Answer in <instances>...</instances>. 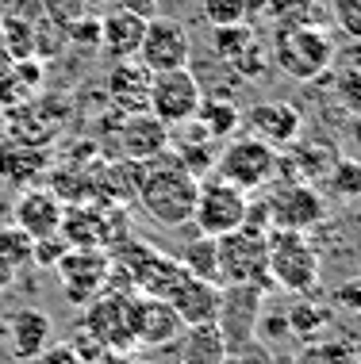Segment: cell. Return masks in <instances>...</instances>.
I'll return each instance as SVG.
<instances>
[{
  "mask_svg": "<svg viewBox=\"0 0 361 364\" xmlns=\"http://www.w3.org/2000/svg\"><path fill=\"white\" fill-rule=\"evenodd\" d=\"M197 188L200 181L177 161V154L165 150L154 161L139 165V184H135V200H139L142 215L154 226L165 230H181L192 223V208H197Z\"/></svg>",
  "mask_w": 361,
  "mask_h": 364,
  "instance_id": "1",
  "label": "cell"
},
{
  "mask_svg": "<svg viewBox=\"0 0 361 364\" xmlns=\"http://www.w3.org/2000/svg\"><path fill=\"white\" fill-rule=\"evenodd\" d=\"M269 58L292 81H315V77H323L335 65V38L319 23L277 27L269 43Z\"/></svg>",
  "mask_w": 361,
  "mask_h": 364,
  "instance_id": "2",
  "label": "cell"
},
{
  "mask_svg": "<svg viewBox=\"0 0 361 364\" xmlns=\"http://www.w3.org/2000/svg\"><path fill=\"white\" fill-rule=\"evenodd\" d=\"M269 284H277L288 295H311L319 291V250L311 245L308 234L296 230H269Z\"/></svg>",
  "mask_w": 361,
  "mask_h": 364,
  "instance_id": "3",
  "label": "cell"
},
{
  "mask_svg": "<svg viewBox=\"0 0 361 364\" xmlns=\"http://www.w3.org/2000/svg\"><path fill=\"white\" fill-rule=\"evenodd\" d=\"M269 230H253V226H239V230L216 238V264H219V288H261L269 291Z\"/></svg>",
  "mask_w": 361,
  "mask_h": 364,
  "instance_id": "4",
  "label": "cell"
},
{
  "mask_svg": "<svg viewBox=\"0 0 361 364\" xmlns=\"http://www.w3.org/2000/svg\"><path fill=\"white\" fill-rule=\"evenodd\" d=\"M219 181L235 184L242 192H261L277 181L281 173V150H273L269 142L253 139V134H235L223 142V150L216 154V169Z\"/></svg>",
  "mask_w": 361,
  "mask_h": 364,
  "instance_id": "5",
  "label": "cell"
},
{
  "mask_svg": "<svg viewBox=\"0 0 361 364\" xmlns=\"http://www.w3.org/2000/svg\"><path fill=\"white\" fill-rule=\"evenodd\" d=\"M261 208H266L269 230H296L308 234L327 219V200L315 184L308 181H292V176H277V181L261 196Z\"/></svg>",
  "mask_w": 361,
  "mask_h": 364,
  "instance_id": "6",
  "label": "cell"
},
{
  "mask_svg": "<svg viewBox=\"0 0 361 364\" xmlns=\"http://www.w3.org/2000/svg\"><path fill=\"white\" fill-rule=\"evenodd\" d=\"M250 211V196L235 188V184L219 181L216 173L204 176L197 188V208H192V226L197 234H208V238H223V234L239 230L246 223Z\"/></svg>",
  "mask_w": 361,
  "mask_h": 364,
  "instance_id": "7",
  "label": "cell"
},
{
  "mask_svg": "<svg viewBox=\"0 0 361 364\" xmlns=\"http://www.w3.org/2000/svg\"><path fill=\"white\" fill-rule=\"evenodd\" d=\"M204 100V88H200V77L181 65V70H165V73H154L150 81V104L146 112L154 119H162L165 127H181V123H192L197 119V107Z\"/></svg>",
  "mask_w": 361,
  "mask_h": 364,
  "instance_id": "8",
  "label": "cell"
},
{
  "mask_svg": "<svg viewBox=\"0 0 361 364\" xmlns=\"http://www.w3.org/2000/svg\"><path fill=\"white\" fill-rule=\"evenodd\" d=\"M54 269L58 280H62V295L77 307L93 303L112 280V261L104 250H66Z\"/></svg>",
  "mask_w": 361,
  "mask_h": 364,
  "instance_id": "9",
  "label": "cell"
},
{
  "mask_svg": "<svg viewBox=\"0 0 361 364\" xmlns=\"http://www.w3.org/2000/svg\"><path fill=\"white\" fill-rule=\"evenodd\" d=\"M189 58H192L189 27L177 23V19H169V16L146 19V35H142V46H139V62L146 70L150 73L181 70V65H189Z\"/></svg>",
  "mask_w": 361,
  "mask_h": 364,
  "instance_id": "10",
  "label": "cell"
},
{
  "mask_svg": "<svg viewBox=\"0 0 361 364\" xmlns=\"http://www.w3.org/2000/svg\"><path fill=\"white\" fill-rule=\"evenodd\" d=\"M85 333L93 341H100L104 349H135L131 338V295H115L104 288L93 303H85Z\"/></svg>",
  "mask_w": 361,
  "mask_h": 364,
  "instance_id": "11",
  "label": "cell"
},
{
  "mask_svg": "<svg viewBox=\"0 0 361 364\" xmlns=\"http://www.w3.org/2000/svg\"><path fill=\"white\" fill-rule=\"evenodd\" d=\"M165 150H169V127L162 119H154L150 112L120 115V123H115V154L123 161L146 165Z\"/></svg>",
  "mask_w": 361,
  "mask_h": 364,
  "instance_id": "12",
  "label": "cell"
},
{
  "mask_svg": "<svg viewBox=\"0 0 361 364\" xmlns=\"http://www.w3.org/2000/svg\"><path fill=\"white\" fill-rule=\"evenodd\" d=\"M242 127H250L253 139L269 142L273 150H288L304 134V115L288 100H261L250 112H242Z\"/></svg>",
  "mask_w": 361,
  "mask_h": 364,
  "instance_id": "13",
  "label": "cell"
},
{
  "mask_svg": "<svg viewBox=\"0 0 361 364\" xmlns=\"http://www.w3.org/2000/svg\"><path fill=\"white\" fill-rule=\"evenodd\" d=\"M181 318L177 311L165 299H154V295H131V338L135 346L146 349H162L173 346L181 338Z\"/></svg>",
  "mask_w": 361,
  "mask_h": 364,
  "instance_id": "14",
  "label": "cell"
},
{
  "mask_svg": "<svg viewBox=\"0 0 361 364\" xmlns=\"http://www.w3.org/2000/svg\"><path fill=\"white\" fill-rule=\"evenodd\" d=\"M261 303H266V291L261 288H246V284H235V288H223V303H219V318L216 326L227 338V346H246L253 338V326H258Z\"/></svg>",
  "mask_w": 361,
  "mask_h": 364,
  "instance_id": "15",
  "label": "cell"
},
{
  "mask_svg": "<svg viewBox=\"0 0 361 364\" xmlns=\"http://www.w3.org/2000/svg\"><path fill=\"white\" fill-rule=\"evenodd\" d=\"M62 215H66V203L58 192H46V188H27L19 192L16 208H12V226L23 230L31 242L38 238H58L62 230Z\"/></svg>",
  "mask_w": 361,
  "mask_h": 364,
  "instance_id": "16",
  "label": "cell"
},
{
  "mask_svg": "<svg viewBox=\"0 0 361 364\" xmlns=\"http://www.w3.org/2000/svg\"><path fill=\"white\" fill-rule=\"evenodd\" d=\"M173 311H177L181 326H208V322L219 318V303H223V288L211 280H200V277H184L173 284V291L165 295Z\"/></svg>",
  "mask_w": 361,
  "mask_h": 364,
  "instance_id": "17",
  "label": "cell"
},
{
  "mask_svg": "<svg viewBox=\"0 0 361 364\" xmlns=\"http://www.w3.org/2000/svg\"><path fill=\"white\" fill-rule=\"evenodd\" d=\"M150 81L154 73L139 58H127V62H112L104 92H108V100L120 115H135V112H146V104H150Z\"/></svg>",
  "mask_w": 361,
  "mask_h": 364,
  "instance_id": "18",
  "label": "cell"
},
{
  "mask_svg": "<svg viewBox=\"0 0 361 364\" xmlns=\"http://www.w3.org/2000/svg\"><path fill=\"white\" fill-rule=\"evenodd\" d=\"M142 35H146V19L127 12V8H108L100 16V54H108L112 62L139 58Z\"/></svg>",
  "mask_w": 361,
  "mask_h": 364,
  "instance_id": "19",
  "label": "cell"
},
{
  "mask_svg": "<svg viewBox=\"0 0 361 364\" xmlns=\"http://www.w3.org/2000/svg\"><path fill=\"white\" fill-rule=\"evenodd\" d=\"M8 341L19 360H35L54 341V322L43 307H19L8 318Z\"/></svg>",
  "mask_w": 361,
  "mask_h": 364,
  "instance_id": "20",
  "label": "cell"
},
{
  "mask_svg": "<svg viewBox=\"0 0 361 364\" xmlns=\"http://www.w3.org/2000/svg\"><path fill=\"white\" fill-rule=\"evenodd\" d=\"M192 123H197L211 142H227V139H235L239 127H242V107L231 100L227 92H211V96L204 92V100L197 107V119Z\"/></svg>",
  "mask_w": 361,
  "mask_h": 364,
  "instance_id": "21",
  "label": "cell"
},
{
  "mask_svg": "<svg viewBox=\"0 0 361 364\" xmlns=\"http://www.w3.org/2000/svg\"><path fill=\"white\" fill-rule=\"evenodd\" d=\"M227 353H231V346L216 322H208V326H184L177 338V364H223Z\"/></svg>",
  "mask_w": 361,
  "mask_h": 364,
  "instance_id": "22",
  "label": "cell"
},
{
  "mask_svg": "<svg viewBox=\"0 0 361 364\" xmlns=\"http://www.w3.org/2000/svg\"><path fill=\"white\" fill-rule=\"evenodd\" d=\"M181 269L189 272V277H200V280H211L219 284V264H216V238H208V234H197L184 250L177 253Z\"/></svg>",
  "mask_w": 361,
  "mask_h": 364,
  "instance_id": "23",
  "label": "cell"
},
{
  "mask_svg": "<svg viewBox=\"0 0 361 364\" xmlns=\"http://www.w3.org/2000/svg\"><path fill=\"white\" fill-rule=\"evenodd\" d=\"M261 16L273 27H300V23H319V0H266Z\"/></svg>",
  "mask_w": 361,
  "mask_h": 364,
  "instance_id": "24",
  "label": "cell"
},
{
  "mask_svg": "<svg viewBox=\"0 0 361 364\" xmlns=\"http://www.w3.org/2000/svg\"><path fill=\"white\" fill-rule=\"evenodd\" d=\"M319 188H327L338 200H357L361 196V161L357 157H335V165H330V173L323 176Z\"/></svg>",
  "mask_w": 361,
  "mask_h": 364,
  "instance_id": "25",
  "label": "cell"
},
{
  "mask_svg": "<svg viewBox=\"0 0 361 364\" xmlns=\"http://www.w3.org/2000/svg\"><path fill=\"white\" fill-rule=\"evenodd\" d=\"M0 31H4V46H8V54H12L16 62L38 54V38H35L38 31L27 23V16H4L0 19Z\"/></svg>",
  "mask_w": 361,
  "mask_h": 364,
  "instance_id": "26",
  "label": "cell"
},
{
  "mask_svg": "<svg viewBox=\"0 0 361 364\" xmlns=\"http://www.w3.org/2000/svg\"><path fill=\"white\" fill-rule=\"evenodd\" d=\"M253 27L250 23H227V27H211V50H216L219 62H235V58L253 43Z\"/></svg>",
  "mask_w": 361,
  "mask_h": 364,
  "instance_id": "27",
  "label": "cell"
},
{
  "mask_svg": "<svg viewBox=\"0 0 361 364\" xmlns=\"http://www.w3.org/2000/svg\"><path fill=\"white\" fill-rule=\"evenodd\" d=\"M62 43H70L73 50H81V54H96L100 50V16L89 12V16L77 19V23H70L62 31Z\"/></svg>",
  "mask_w": 361,
  "mask_h": 364,
  "instance_id": "28",
  "label": "cell"
},
{
  "mask_svg": "<svg viewBox=\"0 0 361 364\" xmlns=\"http://www.w3.org/2000/svg\"><path fill=\"white\" fill-rule=\"evenodd\" d=\"M269 65H273V58H269V46L261 43V38H253V43L242 50L235 62H231V70H235L242 81H261V77L269 73Z\"/></svg>",
  "mask_w": 361,
  "mask_h": 364,
  "instance_id": "29",
  "label": "cell"
},
{
  "mask_svg": "<svg viewBox=\"0 0 361 364\" xmlns=\"http://www.w3.org/2000/svg\"><path fill=\"white\" fill-rule=\"evenodd\" d=\"M35 4H38V12H43V16L58 27V35H62L70 23H77L81 16L93 12L89 0H35Z\"/></svg>",
  "mask_w": 361,
  "mask_h": 364,
  "instance_id": "30",
  "label": "cell"
},
{
  "mask_svg": "<svg viewBox=\"0 0 361 364\" xmlns=\"http://www.w3.org/2000/svg\"><path fill=\"white\" fill-rule=\"evenodd\" d=\"M285 318H288V333H296V338H311V333H319L330 322V311L311 307V303H296Z\"/></svg>",
  "mask_w": 361,
  "mask_h": 364,
  "instance_id": "31",
  "label": "cell"
},
{
  "mask_svg": "<svg viewBox=\"0 0 361 364\" xmlns=\"http://www.w3.org/2000/svg\"><path fill=\"white\" fill-rule=\"evenodd\" d=\"M330 19L346 38L361 43V0H330Z\"/></svg>",
  "mask_w": 361,
  "mask_h": 364,
  "instance_id": "32",
  "label": "cell"
},
{
  "mask_svg": "<svg viewBox=\"0 0 361 364\" xmlns=\"http://www.w3.org/2000/svg\"><path fill=\"white\" fill-rule=\"evenodd\" d=\"M204 19L211 27H227V23H250L246 4L242 0H204Z\"/></svg>",
  "mask_w": 361,
  "mask_h": 364,
  "instance_id": "33",
  "label": "cell"
},
{
  "mask_svg": "<svg viewBox=\"0 0 361 364\" xmlns=\"http://www.w3.org/2000/svg\"><path fill=\"white\" fill-rule=\"evenodd\" d=\"M0 257L19 269V264L31 257V238H27L23 230H16V226H4V230H0Z\"/></svg>",
  "mask_w": 361,
  "mask_h": 364,
  "instance_id": "34",
  "label": "cell"
},
{
  "mask_svg": "<svg viewBox=\"0 0 361 364\" xmlns=\"http://www.w3.org/2000/svg\"><path fill=\"white\" fill-rule=\"evenodd\" d=\"M70 250L62 238H38V242H31V257L43 264V269H54L58 261H62V253Z\"/></svg>",
  "mask_w": 361,
  "mask_h": 364,
  "instance_id": "35",
  "label": "cell"
},
{
  "mask_svg": "<svg viewBox=\"0 0 361 364\" xmlns=\"http://www.w3.org/2000/svg\"><path fill=\"white\" fill-rule=\"evenodd\" d=\"M35 364H81V357H77L70 346H46L35 357Z\"/></svg>",
  "mask_w": 361,
  "mask_h": 364,
  "instance_id": "36",
  "label": "cell"
},
{
  "mask_svg": "<svg viewBox=\"0 0 361 364\" xmlns=\"http://www.w3.org/2000/svg\"><path fill=\"white\" fill-rule=\"evenodd\" d=\"M112 8H127V12L142 16V19H154L158 16V0H108Z\"/></svg>",
  "mask_w": 361,
  "mask_h": 364,
  "instance_id": "37",
  "label": "cell"
},
{
  "mask_svg": "<svg viewBox=\"0 0 361 364\" xmlns=\"http://www.w3.org/2000/svg\"><path fill=\"white\" fill-rule=\"evenodd\" d=\"M342 307H350V311H361V277H354V280H346L342 288H338V295H335Z\"/></svg>",
  "mask_w": 361,
  "mask_h": 364,
  "instance_id": "38",
  "label": "cell"
},
{
  "mask_svg": "<svg viewBox=\"0 0 361 364\" xmlns=\"http://www.w3.org/2000/svg\"><path fill=\"white\" fill-rule=\"evenodd\" d=\"M93 364H142V360L131 357V349H104Z\"/></svg>",
  "mask_w": 361,
  "mask_h": 364,
  "instance_id": "39",
  "label": "cell"
},
{
  "mask_svg": "<svg viewBox=\"0 0 361 364\" xmlns=\"http://www.w3.org/2000/svg\"><path fill=\"white\" fill-rule=\"evenodd\" d=\"M12 277H16V264H8L4 257H0V288H8V284H12Z\"/></svg>",
  "mask_w": 361,
  "mask_h": 364,
  "instance_id": "40",
  "label": "cell"
},
{
  "mask_svg": "<svg viewBox=\"0 0 361 364\" xmlns=\"http://www.w3.org/2000/svg\"><path fill=\"white\" fill-rule=\"evenodd\" d=\"M242 4H246V19H250V16H261V8H266V0H242Z\"/></svg>",
  "mask_w": 361,
  "mask_h": 364,
  "instance_id": "41",
  "label": "cell"
},
{
  "mask_svg": "<svg viewBox=\"0 0 361 364\" xmlns=\"http://www.w3.org/2000/svg\"><path fill=\"white\" fill-rule=\"evenodd\" d=\"M223 364H246L242 357H235V353H227V357H223Z\"/></svg>",
  "mask_w": 361,
  "mask_h": 364,
  "instance_id": "42",
  "label": "cell"
},
{
  "mask_svg": "<svg viewBox=\"0 0 361 364\" xmlns=\"http://www.w3.org/2000/svg\"><path fill=\"white\" fill-rule=\"evenodd\" d=\"M89 4H108V0H89Z\"/></svg>",
  "mask_w": 361,
  "mask_h": 364,
  "instance_id": "43",
  "label": "cell"
}]
</instances>
